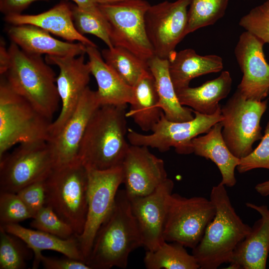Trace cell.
<instances>
[{"instance_id":"6da1fadb","label":"cell","mask_w":269,"mask_h":269,"mask_svg":"<svg viewBox=\"0 0 269 269\" xmlns=\"http://www.w3.org/2000/svg\"><path fill=\"white\" fill-rule=\"evenodd\" d=\"M142 240L125 190H118L111 212L94 239L86 263L91 269H126L130 254Z\"/></svg>"},{"instance_id":"7a4b0ae2","label":"cell","mask_w":269,"mask_h":269,"mask_svg":"<svg viewBox=\"0 0 269 269\" xmlns=\"http://www.w3.org/2000/svg\"><path fill=\"white\" fill-rule=\"evenodd\" d=\"M126 107L101 106L94 113L79 151V159L86 167L106 170L122 165L130 145Z\"/></svg>"},{"instance_id":"3957f363","label":"cell","mask_w":269,"mask_h":269,"mask_svg":"<svg viewBox=\"0 0 269 269\" xmlns=\"http://www.w3.org/2000/svg\"><path fill=\"white\" fill-rule=\"evenodd\" d=\"M210 199L216 207L215 216L192 252L200 269L229 264L236 247L251 230L236 212L224 185L220 182L213 186Z\"/></svg>"},{"instance_id":"277c9868","label":"cell","mask_w":269,"mask_h":269,"mask_svg":"<svg viewBox=\"0 0 269 269\" xmlns=\"http://www.w3.org/2000/svg\"><path fill=\"white\" fill-rule=\"evenodd\" d=\"M10 64L3 75L11 88L51 120L60 99L53 69L41 56L29 54L11 42Z\"/></svg>"},{"instance_id":"5b68a950","label":"cell","mask_w":269,"mask_h":269,"mask_svg":"<svg viewBox=\"0 0 269 269\" xmlns=\"http://www.w3.org/2000/svg\"><path fill=\"white\" fill-rule=\"evenodd\" d=\"M44 181L46 205L72 227L76 236H80L88 211L86 167L78 160L54 167Z\"/></svg>"},{"instance_id":"8992f818","label":"cell","mask_w":269,"mask_h":269,"mask_svg":"<svg viewBox=\"0 0 269 269\" xmlns=\"http://www.w3.org/2000/svg\"><path fill=\"white\" fill-rule=\"evenodd\" d=\"M52 122L15 92L1 76L0 158L17 144L48 141Z\"/></svg>"},{"instance_id":"52a82bcc","label":"cell","mask_w":269,"mask_h":269,"mask_svg":"<svg viewBox=\"0 0 269 269\" xmlns=\"http://www.w3.org/2000/svg\"><path fill=\"white\" fill-rule=\"evenodd\" d=\"M150 6L145 0L99 4L113 46L125 48L147 62L154 55L145 26V14Z\"/></svg>"},{"instance_id":"ba28073f","label":"cell","mask_w":269,"mask_h":269,"mask_svg":"<svg viewBox=\"0 0 269 269\" xmlns=\"http://www.w3.org/2000/svg\"><path fill=\"white\" fill-rule=\"evenodd\" d=\"M268 102L247 99L238 90L221 106V131L230 151L241 159L253 150L254 143L261 139L260 121Z\"/></svg>"},{"instance_id":"9c48e42d","label":"cell","mask_w":269,"mask_h":269,"mask_svg":"<svg viewBox=\"0 0 269 269\" xmlns=\"http://www.w3.org/2000/svg\"><path fill=\"white\" fill-rule=\"evenodd\" d=\"M55 166L48 141L19 144L0 158V191L16 193L29 184L45 179Z\"/></svg>"},{"instance_id":"30bf717a","label":"cell","mask_w":269,"mask_h":269,"mask_svg":"<svg viewBox=\"0 0 269 269\" xmlns=\"http://www.w3.org/2000/svg\"><path fill=\"white\" fill-rule=\"evenodd\" d=\"M215 213V206L210 199L187 198L172 193L163 231L165 241L177 242L193 249L202 239Z\"/></svg>"},{"instance_id":"8fae6325","label":"cell","mask_w":269,"mask_h":269,"mask_svg":"<svg viewBox=\"0 0 269 269\" xmlns=\"http://www.w3.org/2000/svg\"><path fill=\"white\" fill-rule=\"evenodd\" d=\"M193 111L194 118L182 122L170 121L163 114L149 134L129 129L128 140L131 144L150 147L160 152L174 147L178 154L192 153V140L199 134L208 133L214 125L223 120L221 109L211 115Z\"/></svg>"},{"instance_id":"7c38bea8","label":"cell","mask_w":269,"mask_h":269,"mask_svg":"<svg viewBox=\"0 0 269 269\" xmlns=\"http://www.w3.org/2000/svg\"><path fill=\"white\" fill-rule=\"evenodd\" d=\"M86 168L88 176L87 218L83 233L77 236L85 262L98 231L113 209L117 193L123 181L121 165L106 170Z\"/></svg>"},{"instance_id":"4fadbf2b","label":"cell","mask_w":269,"mask_h":269,"mask_svg":"<svg viewBox=\"0 0 269 269\" xmlns=\"http://www.w3.org/2000/svg\"><path fill=\"white\" fill-rule=\"evenodd\" d=\"M189 2V0H165L150 5L147 9L145 30L154 55L168 59L186 35Z\"/></svg>"},{"instance_id":"5bb4252c","label":"cell","mask_w":269,"mask_h":269,"mask_svg":"<svg viewBox=\"0 0 269 269\" xmlns=\"http://www.w3.org/2000/svg\"><path fill=\"white\" fill-rule=\"evenodd\" d=\"M84 55H46L45 61L48 64L56 65L59 68L56 85L62 103L61 111L50 127L49 140L61 131L72 116L88 87L91 72L88 62H85Z\"/></svg>"},{"instance_id":"9a60e30c","label":"cell","mask_w":269,"mask_h":269,"mask_svg":"<svg viewBox=\"0 0 269 269\" xmlns=\"http://www.w3.org/2000/svg\"><path fill=\"white\" fill-rule=\"evenodd\" d=\"M264 44L245 31L235 48V55L243 73L237 90L247 99L263 101L269 94V64L265 58Z\"/></svg>"},{"instance_id":"2e32d148","label":"cell","mask_w":269,"mask_h":269,"mask_svg":"<svg viewBox=\"0 0 269 269\" xmlns=\"http://www.w3.org/2000/svg\"><path fill=\"white\" fill-rule=\"evenodd\" d=\"M173 187V181L167 178L151 194L129 198L141 234L143 247L146 251H154L165 242L163 231Z\"/></svg>"},{"instance_id":"e0dca14e","label":"cell","mask_w":269,"mask_h":269,"mask_svg":"<svg viewBox=\"0 0 269 269\" xmlns=\"http://www.w3.org/2000/svg\"><path fill=\"white\" fill-rule=\"evenodd\" d=\"M121 166L130 199L151 194L167 178L163 160L147 146L130 144Z\"/></svg>"},{"instance_id":"ac0fdd59","label":"cell","mask_w":269,"mask_h":269,"mask_svg":"<svg viewBox=\"0 0 269 269\" xmlns=\"http://www.w3.org/2000/svg\"><path fill=\"white\" fill-rule=\"evenodd\" d=\"M100 106L96 91L88 87L72 116L61 131L48 141L53 153L55 167L79 160V148L86 128Z\"/></svg>"},{"instance_id":"d6986e66","label":"cell","mask_w":269,"mask_h":269,"mask_svg":"<svg viewBox=\"0 0 269 269\" xmlns=\"http://www.w3.org/2000/svg\"><path fill=\"white\" fill-rule=\"evenodd\" d=\"M247 207L257 211L261 218L234 251L229 269H265L269 254V208L265 205L247 202Z\"/></svg>"},{"instance_id":"ffe728a7","label":"cell","mask_w":269,"mask_h":269,"mask_svg":"<svg viewBox=\"0 0 269 269\" xmlns=\"http://www.w3.org/2000/svg\"><path fill=\"white\" fill-rule=\"evenodd\" d=\"M7 33L11 42L29 54L56 56H78L86 54V46L83 43L61 41L33 25H10Z\"/></svg>"},{"instance_id":"44dd1931","label":"cell","mask_w":269,"mask_h":269,"mask_svg":"<svg viewBox=\"0 0 269 269\" xmlns=\"http://www.w3.org/2000/svg\"><path fill=\"white\" fill-rule=\"evenodd\" d=\"M10 25L31 24L38 26L67 41H78L87 46L96 44L76 29L72 19L71 4L61 1L47 11L37 14H15L4 16Z\"/></svg>"},{"instance_id":"7402d4cb","label":"cell","mask_w":269,"mask_h":269,"mask_svg":"<svg viewBox=\"0 0 269 269\" xmlns=\"http://www.w3.org/2000/svg\"><path fill=\"white\" fill-rule=\"evenodd\" d=\"M98 47L87 46L91 74L95 77L100 106H127L133 97V88L127 84L104 60Z\"/></svg>"},{"instance_id":"603a6c76","label":"cell","mask_w":269,"mask_h":269,"mask_svg":"<svg viewBox=\"0 0 269 269\" xmlns=\"http://www.w3.org/2000/svg\"><path fill=\"white\" fill-rule=\"evenodd\" d=\"M0 227L7 232L18 237L31 249L34 257L32 269L38 268L42 256L41 252L44 250L56 251L65 257L85 262L76 235L63 239L38 230L26 228L18 223L8 224Z\"/></svg>"},{"instance_id":"cb8c5ba5","label":"cell","mask_w":269,"mask_h":269,"mask_svg":"<svg viewBox=\"0 0 269 269\" xmlns=\"http://www.w3.org/2000/svg\"><path fill=\"white\" fill-rule=\"evenodd\" d=\"M222 129L221 122L217 123L205 134L194 138L192 147L195 155L210 159L217 165L221 174L222 184L232 187L237 182L235 170L241 159L229 150L222 136Z\"/></svg>"},{"instance_id":"d4e9b609","label":"cell","mask_w":269,"mask_h":269,"mask_svg":"<svg viewBox=\"0 0 269 269\" xmlns=\"http://www.w3.org/2000/svg\"><path fill=\"white\" fill-rule=\"evenodd\" d=\"M168 60L169 74L175 91L189 87L194 78L220 72L223 68L220 56L215 54L201 56L191 48L175 52Z\"/></svg>"},{"instance_id":"484cf974","label":"cell","mask_w":269,"mask_h":269,"mask_svg":"<svg viewBox=\"0 0 269 269\" xmlns=\"http://www.w3.org/2000/svg\"><path fill=\"white\" fill-rule=\"evenodd\" d=\"M232 85L228 71H223L217 78L194 88L189 86L176 91L179 103L193 111L211 115L221 109L219 102L227 97Z\"/></svg>"},{"instance_id":"4316f807","label":"cell","mask_w":269,"mask_h":269,"mask_svg":"<svg viewBox=\"0 0 269 269\" xmlns=\"http://www.w3.org/2000/svg\"><path fill=\"white\" fill-rule=\"evenodd\" d=\"M133 97L127 118H131L143 131H151L163 114L154 78L150 71L142 76L133 87Z\"/></svg>"},{"instance_id":"83f0119b","label":"cell","mask_w":269,"mask_h":269,"mask_svg":"<svg viewBox=\"0 0 269 269\" xmlns=\"http://www.w3.org/2000/svg\"><path fill=\"white\" fill-rule=\"evenodd\" d=\"M155 82L159 98V106L165 117L175 122H182L194 118L193 111L179 103L169 71L168 59L155 55L147 61Z\"/></svg>"},{"instance_id":"f1b7e54d","label":"cell","mask_w":269,"mask_h":269,"mask_svg":"<svg viewBox=\"0 0 269 269\" xmlns=\"http://www.w3.org/2000/svg\"><path fill=\"white\" fill-rule=\"evenodd\" d=\"M185 247L177 242H164L153 251H146L143 259L148 269H198L200 266Z\"/></svg>"},{"instance_id":"f546056e","label":"cell","mask_w":269,"mask_h":269,"mask_svg":"<svg viewBox=\"0 0 269 269\" xmlns=\"http://www.w3.org/2000/svg\"><path fill=\"white\" fill-rule=\"evenodd\" d=\"M101 54L106 63L132 87L142 76L150 72L147 61L122 47H107L102 50Z\"/></svg>"},{"instance_id":"4dcf8cb0","label":"cell","mask_w":269,"mask_h":269,"mask_svg":"<svg viewBox=\"0 0 269 269\" xmlns=\"http://www.w3.org/2000/svg\"><path fill=\"white\" fill-rule=\"evenodd\" d=\"M186 35L213 25L225 14L229 0H189Z\"/></svg>"},{"instance_id":"1f68e13d","label":"cell","mask_w":269,"mask_h":269,"mask_svg":"<svg viewBox=\"0 0 269 269\" xmlns=\"http://www.w3.org/2000/svg\"><path fill=\"white\" fill-rule=\"evenodd\" d=\"M33 251L20 239L0 227V269H23Z\"/></svg>"},{"instance_id":"d6a6232c","label":"cell","mask_w":269,"mask_h":269,"mask_svg":"<svg viewBox=\"0 0 269 269\" xmlns=\"http://www.w3.org/2000/svg\"><path fill=\"white\" fill-rule=\"evenodd\" d=\"M71 7L75 27L81 34L95 35L102 40L108 48L114 46L110 39L107 22L101 10L92 11L72 4Z\"/></svg>"},{"instance_id":"836d02e7","label":"cell","mask_w":269,"mask_h":269,"mask_svg":"<svg viewBox=\"0 0 269 269\" xmlns=\"http://www.w3.org/2000/svg\"><path fill=\"white\" fill-rule=\"evenodd\" d=\"M32 219L30 226L36 230L63 239H68L75 235L72 227L61 219L48 205L42 208Z\"/></svg>"},{"instance_id":"e575fe53","label":"cell","mask_w":269,"mask_h":269,"mask_svg":"<svg viewBox=\"0 0 269 269\" xmlns=\"http://www.w3.org/2000/svg\"><path fill=\"white\" fill-rule=\"evenodd\" d=\"M239 24L265 44H269V0L252 9Z\"/></svg>"},{"instance_id":"d590c367","label":"cell","mask_w":269,"mask_h":269,"mask_svg":"<svg viewBox=\"0 0 269 269\" xmlns=\"http://www.w3.org/2000/svg\"><path fill=\"white\" fill-rule=\"evenodd\" d=\"M33 215L16 193L0 191V226L18 223Z\"/></svg>"},{"instance_id":"8d00e7d4","label":"cell","mask_w":269,"mask_h":269,"mask_svg":"<svg viewBox=\"0 0 269 269\" xmlns=\"http://www.w3.org/2000/svg\"><path fill=\"white\" fill-rule=\"evenodd\" d=\"M236 168L241 173L256 168L269 170V120L259 145L248 155L241 159Z\"/></svg>"},{"instance_id":"74e56055","label":"cell","mask_w":269,"mask_h":269,"mask_svg":"<svg viewBox=\"0 0 269 269\" xmlns=\"http://www.w3.org/2000/svg\"><path fill=\"white\" fill-rule=\"evenodd\" d=\"M45 179L23 188L16 193L33 215L46 205Z\"/></svg>"},{"instance_id":"f35d334b","label":"cell","mask_w":269,"mask_h":269,"mask_svg":"<svg viewBox=\"0 0 269 269\" xmlns=\"http://www.w3.org/2000/svg\"><path fill=\"white\" fill-rule=\"evenodd\" d=\"M41 264L46 269H91L85 262L68 257L55 258L42 255Z\"/></svg>"},{"instance_id":"ab89813d","label":"cell","mask_w":269,"mask_h":269,"mask_svg":"<svg viewBox=\"0 0 269 269\" xmlns=\"http://www.w3.org/2000/svg\"><path fill=\"white\" fill-rule=\"evenodd\" d=\"M50 0H0V11L4 15L21 14L32 3Z\"/></svg>"},{"instance_id":"60d3db41","label":"cell","mask_w":269,"mask_h":269,"mask_svg":"<svg viewBox=\"0 0 269 269\" xmlns=\"http://www.w3.org/2000/svg\"><path fill=\"white\" fill-rule=\"evenodd\" d=\"M10 64V55L4 41L1 38L0 44V74L4 75L8 70Z\"/></svg>"},{"instance_id":"b9f144b4","label":"cell","mask_w":269,"mask_h":269,"mask_svg":"<svg viewBox=\"0 0 269 269\" xmlns=\"http://www.w3.org/2000/svg\"><path fill=\"white\" fill-rule=\"evenodd\" d=\"M75 3L80 8L84 9L94 11H100L99 4L96 0H70Z\"/></svg>"},{"instance_id":"7bdbcfd3","label":"cell","mask_w":269,"mask_h":269,"mask_svg":"<svg viewBox=\"0 0 269 269\" xmlns=\"http://www.w3.org/2000/svg\"><path fill=\"white\" fill-rule=\"evenodd\" d=\"M255 189L256 191L263 196L269 195V179L257 184Z\"/></svg>"},{"instance_id":"ee69618b","label":"cell","mask_w":269,"mask_h":269,"mask_svg":"<svg viewBox=\"0 0 269 269\" xmlns=\"http://www.w3.org/2000/svg\"><path fill=\"white\" fill-rule=\"evenodd\" d=\"M98 4H108L115 3L125 0H96Z\"/></svg>"},{"instance_id":"f6af8a7d","label":"cell","mask_w":269,"mask_h":269,"mask_svg":"<svg viewBox=\"0 0 269 269\" xmlns=\"http://www.w3.org/2000/svg\"></svg>"}]
</instances>
